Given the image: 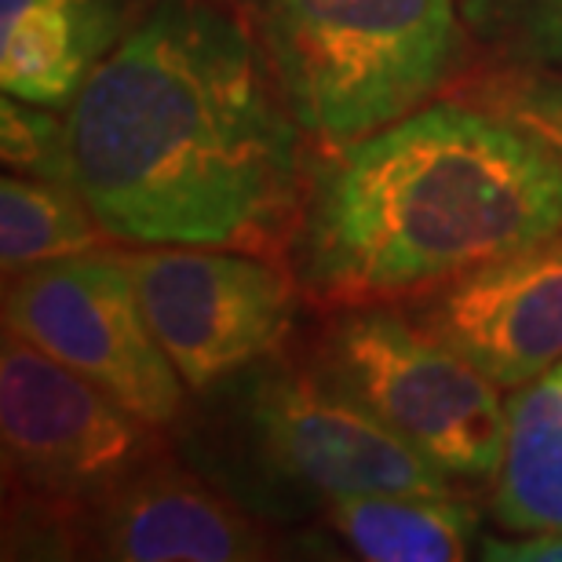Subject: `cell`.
Returning a JSON list of instances; mask_svg holds the SVG:
<instances>
[{
	"instance_id": "obj_15",
	"label": "cell",
	"mask_w": 562,
	"mask_h": 562,
	"mask_svg": "<svg viewBox=\"0 0 562 562\" xmlns=\"http://www.w3.org/2000/svg\"><path fill=\"white\" fill-rule=\"evenodd\" d=\"M460 15L501 66L562 74V0H460Z\"/></svg>"
},
{
	"instance_id": "obj_8",
	"label": "cell",
	"mask_w": 562,
	"mask_h": 562,
	"mask_svg": "<svg viewBox=\"0 0 562 562\" xmlns=\"http://www.w3.org/2000/svg\"><path fill=\"white\" fill-rule=\"evenodd\" d=\"M136 281L143 314L190 391L274 355L296 289L274 263L216 245H143L117 252Z\"/></svg>"
},
{
	"instance_id": "obj_13",
	"label": "cell",
	"mask_w": 562,
	"mask_h": 562,
	"mask_svg": "<svg viewBox=\"0 0 562 562\" xmlns=\"http://www.w3.org/2000/svg\"><path fill=\"white\" fill-rule=\"evenodd\" d=\"M325 519L358 559L453 562L475 544L479 512L457 493H351Z\"/></svg>"
},
{
	"instance_id": "obj_1",
	"label": "cell",
	"mask_w": 562,
	"mask_h": 562,
	"mask_svg": "<svg viewBox=\"0 0 562 562\" xmlns=\"http://www.w3.org/2000/svg\"><path fill=\"white\" fill-rule=\"evenodd\" d=\"M300 132L231 8L154 0L70 103V183L128 245L267 252L300 223Z\"/></svg>"
},
{
	"instance_id": "obj_10",
	"label": "cell",
	"mask_w": 562,
	"mask_h": 562,
	"mask_svg": "<svg viewBox=\"0 0 562 562\" xmlns=\"http://www.w3.org/2000/svg\"><path fill=\"white\" fill-rule=\"evenodd\" d=\"M74 515H81L92 552L117 562H249L271 555V537L245 504L161 453Z\"/></svg>"
},
{
	"instance_id": "obj_4",
	"label": "cell",
	"mask_w": 562,
	"mask_h": 562,
	"mask_svg": "<svg viewBox=\"0 0 562 562\" xmlns=\"http://www.w3.org/2000/svg\"><path fill=\"white\" fill-rule=\"evenodd\" d=\"M252 11L296 125L333 146L420 110L468 37L460 0H252Z\"/></svg>"
},
{
	"instance_id": "obj_6",
	"label": "cell",
	"mask_w": 562,
	"mask_h": 562,
	"mask_svg": "<svg viewBox=\"0 0 562 562\" xmlns=\"http://www.w3.org/2000/svg\"><path fill=\"white\" fill-rule=\"evenodd\" d=\"M4 329L88 376L154 427L183 417L187 384L157 344L117 252L92 249L11 274Z\"/></svg>"
},
{
	"instance_id": "obj_11",
	"label": "cell",
	"mask_w": 562,
	"mask_h": 562,
	"mask_svg": "<svg viewBox=\"0 0 562 562\" xmlns=\"http://www.w3.org/2000/svg\"><path fill=\"white\" fill-rule=\"evenodd\" d=\"M121 0H0V88L70 110L121 33Z\"/></svg>"
},
{
	"instance_id": "obj_14",
	"label": "cell",
	"mask_w": 562,
	"mask_h": 562,
	"mask_svg": "<svg viewBox=\"0 0 562 562\" xmlns=\"http://www.w3.org/2000/svg\"><path fill=\"white\" fill-rule=\"evenodd\" d=\"M99 220L70 179L4 176L0 183V263L19 274L33 263L99 249Z\"/></svg>"
},
{
	"instance_id": "obj_16",
	"label": "cell",
	"mask_w": 562,
	"mask_h": 562,
	"mask_svg": "<svg viewBox=\"0 0 562 562\" xmlns=\"http://www.w3.org/2000/svg\"><path fill=\"white\" fill-rule=\"evenodd\" d=\"M482 106L497 110L562 157V74L504 66L475 88Z\"/></svg>"
},
{
	"instance_id": "obj_12",
	"label": "cell",
	"mask_w": 562,
	"mask_h": 562,
	"mask_svg": "<svg viewBox=\"0 0 562 562\" xmlns=\"http://www.w3.org/2000/svg\"><path fill=\"white\" fill-rule=\"evenodd\" d=\"M490 508L512 533L562 530V358L508 398Z\"/></svg>"
},
{
	"instance_id": "obj_2",
	"label": "cell",
	"mask_w": 562,
	"mask_h": 562,
	"mask_svg": "<svg viewBox=\"0 0 562 562\" xmlns=\"http://www.w3.org/2000/svg\"><path fill=\"white\" fill-rule=\"evenodd\" d=\"M562 227V157L482 103H427L344 143L303 190L300 285L391 303Z\"/></svg>"
},
{
	"instance_id": "obj_3",
	"label": "cell",
	"mask_w": 562,
	"mask_h": 562,
	"mask_svg": "<svg viewBox=\"0 0 562 562\" xmlns=\"http://www.w3.org/2000/svg\"><path fill=\"white\" fill-rule=\"evenodd\" d=\"M201 395V471L267 519L325 512L351 493H457L384 424L336 391L318 369H292L278 355L223 376Z\"/></svg>"
},
{
	"instance_id": "obj_17",
	"label": "cell",
	"mask_w": 562,
	"mask_h": 562,
	"mask_svg": "<svg viewBox=\"0 0 562 562\" xmlns=\"http://www.w3.org/2000/svg\"><path fill=\"white\" fill-rule=\"evenodd\" d=\"M0 154L19 176L70 179V150H66V121L48 114V106L4 95L0 103Z\"/></svg>"
},
{
	"instance_id": "obj_7",
	"label": "cell",
	"mask_w": 562,
	"mask_h": 562,
	"mask_svg": "<svg viewBox=\"0 0 562 562\" xmlns=\"http://www.w3.org/2000/svg\"><path fill=\"white\" fill-rule=\"evenodd\" d=\"M161 427L4 329L0 438L19 490L44 508L77 512L161 453Z\"/></svg>"
},
{
	"instance_id": "obj_18",
	"label": "cell",
	"mask_w": 562,
	"mask_h": 562,
	"mask_svg": "<svg viewBox=\"0 0 562 562\" xmlns=\"http://www.w3.org/2000/svg\"><path fill=\"white\" fill-rule=\"evenodd\" d=\"M479 555L490 562H562V530L482 537Z\"/></svg>"
},
{
	"instance_id": "obj_9",
	"label": "cell",
	"mask_w": 562,
	"mask_h": 562,
	"mask_svg": "<svg viewBox=\"0 0 562 562\" xmlns=\"http://www.w3.org/2000/svg\"><path fill=\"white\" fill-rule=\"evenodd\" d=\"M409 314L501 387H522L562 358V227L449 278Z\"/></svg>"
},
{
	"instance_id": "obj_5",
	"label": "cell",
	"mask_w": 562,
	"mask_h": 562,
	"mask_svg": "<svg viewBox=\"0 0 562 562\" xmlns=\"http://www.w3.org/2000/svg\"><path fill=\"white\" fill-rule=\"evenodd\" d=\"M314 369L453 482L497 479L501 384L387 303H355L322 333Z\"/></svg>"
}]
</instances>
